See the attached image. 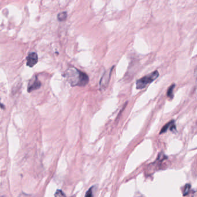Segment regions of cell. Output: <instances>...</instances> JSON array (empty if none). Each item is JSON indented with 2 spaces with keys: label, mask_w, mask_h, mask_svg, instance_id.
<instances>
[{
  "label": "cell",
  "mask_w": 197,
  "mask_h": 197,
  "mask_svg": "<svg viewBox=\"0 0 197 197\" xmlns=\"http://www.w3.org/2000/svg\"><path fill=\"white\" fill-rule=\"evenodd\" d=\"M110 72L109 73H105L104 75H103L102 78H101V80L100 81V86L101 88L102 89H105L106 87V84H108V81H109V78H110Z\"/></svg>",
  "instance_id": "5b68a950"
},
{
  "label": "cell",
  "mask_w": 197,
  "mask_h": 197,
  "mask_svg": "<svg viewBox=\"0 0 197 197\" xmlns=\"http://www.w3.org/2000/svg\"><path fill=\"white\" fill-rule=\"evenodd\" d=\"M159 76L158 71H155L140 79H138L136 83V87L137 89H142L145 88L148 84L156 80Z\"/></svg>",
  "instance_id": "7a4b0ae2"
},
{
  "label": "cell",
  "mask_w": 197,
  "mask_h": 197,
  "mask_svg": "<svg viewBox=\"0 0 197 197\" xmlns=\"http://www.w3.org/2000/svg\"><path fill=\"white\" fill-rule=\"evenodd\" d=\"M175 85L173 84H172L168 89L167 91V96L170 98H173V91H174V87Z\"/></svg>",
  "instance_id": "ba28073f"
},
{
  "label": "cell",
  "mask_w": 197,
  "mask_h": 197,
  "mask_svg": "<svg viewBox=\"0 0 197 197\" xmlns=\"http://www.w3.org/2000/svg\"><path fill=\"white\" fill-rule=\"evenodd\" d=\"M38 55L35 52L30 53L27 57V65L30 67H33L38 62Z\"/></svg>",
  "instance_id": "3957f363"
},
{
  "label": "cell",
  "mask_w": 197,
  "mask_h": 197,
  "mask_svg": "<svg viewBox=\"0 0 197 197\" xmlns=\"http://www.w3.org/2000/svg\"><path fill=\"white\" fill-rule=\"evenodd\" d=\"M174 123V120H172V121H171L170 122H169V123H168L167 124H166L162 128V129H161V130L160 134H161L162 133L166 132V131L168 129V128H170L171 127V126H172V124L173 123Z\"/></svg>",
  "instance_id": "8992f818"
},
{
  "label": "cell",
  "mask_w": 197,
  "mask_h": 197,
  "mask_svg": "<svg viewBox=\"0 0 197 197\" xmlns=\"http://www.w3.org/2000/svg\"><path fill=\"white\" fill-rule=\"evenodd\" d=\"M190 187H191V185L190 184H187L185 185L184 190H183V196H185L186 195H187L188 194V192L190 190Z\"/></svg>",
  "instance_id": "8fae6325"
},
{
  "label": "cell",
  "mask_w": 197,
  "mask_h": 197,
  "mask_svg": "<svg viewBox=\"0 0 197 197\" xmlns=\"http://www.w3.org/2000/svg\"><path fill=\"white\" fill-rule=\"evenodd\" d=\"M195 74H196V75L197 76V67H196V70H195Z\"/></svg>",
  "instance_id": "7c38bea8"
},
{
  "label": "cell",
  "mask_w": 197,
  "mask_h": 197,
  "mask_svg": "<svg viewBox=\"0 0 197 197\" xmlns=\"http://www.w3.org/2000/svg\"><path fill=\"white\" fill-rule=\"evenodd\" d=\"M67 17V13L66 12H62L59 13L57 15V19L60 22H63L66 20Z\"/></svg>",
  "instance_id": "52a82bcc"
},
{
  "label": "cell",
  "mask_w": 197,
  "mask_h": 197,
  "mask_svg": "<svg viewBox=\"0 0 197 197\" xmlns=\"http://www.w3.org/2000/svg\"><path fill=\"white\" fill-rule=\"evenodd\" d=\"M41 86V81L38 80L37 78H35V79L32 78L31 80L29 82L27 90L29 93L31 92L32 91H34L39 89Z\"/></svg>",
  "instance_id": "277c9868"
},
{
  "label": "cell",
  "mask_w": 197,
  "mask_h": 197,
  "mask_svg": "<svg viewBox=\"0 0 197 197\" xmlns=\"http://www.w3.org/2000/svg\"><path fill=\"white\" fill-rule=\"evenodd\" d=\"M72 86H84L89 81L88 75L75 68H70L65 74Z\"/></svg>",
  "instance_id": "6da1fadb"
},
{
  "label": "cell",
  "mask_w": 197,
  "mask_h": 197,
  "mask_svg": "<svg viewBox=\"0 0 197 197\" xmlns=\"http://www.w3.org/2000/svg\"><path fill=\"white\" fill-rule=\"evenodd\" d=\"M55 197H67L65 194L61 190H57L55 194Z\"/></svg>",
  "instance_id": "30bf717a"
},
{
  "label": "cell",
  "mask_w": 197,
  "mask_h": 197,
  "mask_svg": "<svg viewBox=\"0 0 197 197\" xmlns=\"http://www.w3.org/2000/svg\"><path fill=\"white\" fill-rule=\"evenodd\" d=\"M94 186L91 187L89 190L87 191L85 197H93V194H94Z\"/></svg>",
  "instance_id": "9c48e42d"
}]
</instances>
